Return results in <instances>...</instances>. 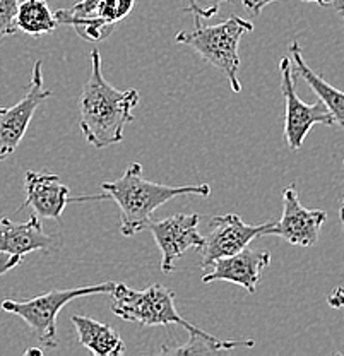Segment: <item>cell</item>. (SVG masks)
<instances>
[{"label": "cell", "instance_id": "6da1fadb", "mask_svg": "<svg viewBox=\"0 0 344 356\" xmlns=\"http://www.w3.org/2000/svg\"><path fill=\"white\" fill-rule=\"evenodd\" d=\"M138 103V89L120 91L105 79L99 51L92 50L90 77L79 96V127L84 139L96 149L122 143L125 125L134 122L132 110Z\"/></svg>", "mask_w": 344, "mask_h": 356}, {"label": "cell", "instance_id": "7a4b0ae2", "mask_svg": "<svg viewBox=\"0 0 344 356\" xmlns=\"http://www.w3.org/2000/svg\"><path fill=\"white\" fill-rule=\"evenodd\" d=\"M101 191L105 199H113L120 209V232L124 236H132L146 229L153 220L154 211L168 200L180 195H211V187L207 184L173 187L146 180L140 163H131L118 180L103 181Z\"/></svg>", "mask_w": 344, "mask_h": 356}, {"label": "cell", "instance_id": "3957f363", "mask_svg": "<svg viewBox=\"0 0 344 356\" xmlns=\"http://www.w3.org/2000/svg\"><path fill=\"white\" fill-rule=\"evenodd\" d=\"M254 29L250 21L240 16H231L229 19L216 26L202 28L199 17H195V28L190 31H180L175 35V42L187 44L197 51L206 62L220 69L227 76L229 86L235 92H242L240 83V40Z\"/></svg>", "mask_w": 344, "mask_h": 356}, {"label": "cell", "instance_id": "277c9868", "mask_svg": "<svg viewBox=\"0 0 344 356\" xmlns=\"http://www.w3.org/2000/svg\"><path fill=\"white\" fill-rule=\"evenodd\" d=\"M112 296V312L124 321L138 322L147 327L177 324L182 325L188 336L206 334V331L185 321L179 314L175 307V293L163 284H153L142 291H138L124 283H115Z\"/></svg>", "mask_w": 344, "mask_h": 356}, {"label": "cell", "instance_id": "5b68a950", "mask_svg": "<svg viewBox=\"0 0 344 356\" xmlns=\"http://www.w3.org/2000/svg\"><path fill=\"white\" fill-rule=\"evenodd\" d=\"M113 288L115 283L108 281V283L91 284V286L54 289L31 300H3L2 310L23 318L43 348H55L58 343L57 317L60 310L72 300L83 298V296L112 295Z\"/></svg>", "mask_w": 344, "mask_h": 356}, {"label": "cell", "instance_id": "8992f818", "mask_svg": "<svg viewBox=\"0 0 344 356\" xmlns=\"http://www.w3.org/2000/svg\"><path fill=\"white\" fill-rule=\"evenodd\" d=\"M279 70L281 92L284 96V139L291 151H298L313 125H334V118L320 99L313 105H306L300 99L297 88H295L293 65H291L290 57L281 58Z\"/></svg>", "mask_w": 344, "mask_h": 356}, {"label": "cell", "instance_id": "52a82bcc", "mask_svg": "<svg viewBox=\"0 0 344 356\" xmlns=\"http://www.w3.org/2000/svg\"><path fill=\"white\" fill-rule=\"evenodd\" d=\"M43 62L36 60L33 67L31 84L21 102L9 108H0V161L16 153L26 136L36 108L51 96L50 89L43 88Z\"/></svg>", "mask_w": 344, "mask_h": 356}, {"label": "cell", "instance_id": "ba28073f", "mask_svg": "<svg viewBox=\"0 0 344 356\" xmlns=\"http://www.w3.org/2000/svg\"><path fill=\"white\" fill-rule=\"evenodd\" d=\"M325 220H327L325 211L306 209L305 206H302L297 187L290 185L283 191L281 220L271 222L265 236H279L295 247H312L319 240Z\"/></svg>", "mask_w": 344, "mask_h": 356}, {"label": "cell", "instance_id": "9c48e42d", "mask_svg": "<svg viewBox=\"0 0 344 356\" xmlns=\"http://www.w3.org/2000/svg\"><path fill=\"white\" fill-rule=\"evenodd\" d=\"M199 214H175L165 220H151L146 229L154 236L161 252V270L172 274L175 262L190 248H201L204 236L199 233Z\"/></svg>", "mask_w": 344, "mask_h": 356}, {"label": "cell", "instance_id": "30bf717a", "mask_svg": "<svg viewBox=\"0 0 344 356\" xmlns=\"http://www.w3.org/2000/svg\"><path fill=\"white\" fill-rule=\"evenodd\" d=\"M271 222L264 225H247L238 214H224V216H214L209 222V233L204 236L201 267L206 269L218 259L228 257L249 247L252 240L259 236H265V232Z\"/></svg>", "mask_w": 344, "mask_h": 356}, {"label": "cell", "instance_id": "8fae6325", "mask_svg": "<svg viewBox=\"0 0 344 356\" xmlns=\"http://www.w3.org/2000/svg\"><path fill=\"white\" fill-rule=\"evenodd\" d=\"M24 191L26 199L23 206L17 207V213L24 207H31L33 214L43 220H58L64 209L70 202H81L84 197H70V188L62 184L60 177L43 172H26L24 173Z\"/></svg>", "mask_w": 344, "mask_h": 356}, {"label": "cell", "instance_id": "7c38bea8", "mask_svg": "<svg viewBox=\"0 0 344 356\" xmlns=\"http://www.w3.org/2000/svg\"><path fill=\"white\" fill-rule=\"evenodd\" d=\"M271 264V254L262 250H252L245 247L236 254L218 259L206 269H202V283L228 281L245 288L249 293L257 291L262 270Z\"/></svg>", "mask_w": 344, "mask_h": 356}, {"label": "cell", "instance_id": "4fadbf2b", "mask_svg": "<svg viewBox=\"0 0 344 356\" xmlns=\"http://www.w3.org/2000/svg\"><path fill=\"white\" fill-rule=\"evenodd\" d=\"M55 236L43 229L42 221L33 214L28 221L14 222L9 218H0V254L24 257L36 250H51Z\"/></svg>", "mask_w": 344, "mask_h": 356}, {"label": "cell", "instance_id": "5bb4252c", "mask_svg": "<svg viewBox=\"0 0 344 356\" xmlns=\"http://www.w3.org/2000/svg\"><path fill=\"white\" fill-rule=\"evenodd\" d=\"M76 327L77 339L84 348L96 356H120L125 353V343L120 334L110 325L101 324L86 315H72L70 317Z\"/></svg>", "mask_w": 344, "mask_h": 356}, {"label": "cell", "instance_id": "9a60e30c", "mask_svg": "<svg viewBox=\"0 0 344 356\" xmlns=\"http://www.w3.org/2000/svg\"><path fill=\"white\" fill-rule=\"evenodd\" d=\"M290 55L295 62V72L297 76L302 77L310 88L316 91V95L319 96V99L325 105V108L329 110V113L334 118V124H338L339 127L344 129V91H339L338 88L331 86L325 79H322L320 76H317L309 64L303 58L302 47L298 42H291L290 44Z\"/></svg>", "mask_w": 344, "mask_h": 356}, {"label": "cell", "instance_id": "2e32d148", "mask_svg": "<svg viewBox=\"0 0 344 356\" xmlns=\"http://www.w3.org/2000/svg\"><path fill=\"white\" fill-rule=\"evenodd\" d=\"M58 22L48 7L47 0H19L16 13V28L26 35L40 36L54 33Z\"/></svg>", "mask_w": 344, "mask_h": 356}, {"label": "cell", "instance_id": "e0dca14e", "mask_svg": "<svg viewBox=\"0 0 344 356\" xmlns=\"http://www.w3.org/2000/svg\"><path fill=\"white\" fill-rule=\"evenodd\" d=\"M136 7V0H99L90 17H98L108 24L117 26ZM86 19V17H84Z\"/></svg>", "mask_w": 344, "mask_h": 356}, {"label": "cell", "instance_id": "ac0fdd59", "mask_svg": "<svg viewBox=\"0 0 344 356\" xmlns=\"http://www.w3.org/2000/svg\"><path fill=\"white\" fill-rule=\"evenodd\" d=\"M99 0H79L77 3H74L69 9H58L57 13H54L55 21L58 24H67L70 26L74 21L84 19V17H90L95 10V7L98 6Z\"/></svg>", "mask_w": 344, "mask_h": 356}, {"label": "cell", "instance_id": "d6986e66", "mask_svg": "<svg viewBox=\"0 0 344 356\" xmlns=\"http://www.w3.org/2000/svg\"><path fill=\"white\" fill-rule=\"evenodd\" d=\"M19 0H0V42L17 33L16 13Z\"/></svg>", "mask_w": 344, "mask_h": 356}, {"label": "cell", "instance_id": "ffe728a7", "mask_svg": "<svg viewBox=\"0 0 344 356\" xmlns=\"http://www.w3.org/2000/svg\"><path fill=\"white\" fill-rule=\"evenodd\" d=\"M231 2V0H188V6L183 10L194 14L199 19H211L221 10L223 3Z\"/></svg>", "mask_w": 344, "mask_h": 356}, {"label": "cell", "instance_id": "44dd1931", "mask_svg": "<svg viewBox=\"0 0 344 356\" xmlns=\"http://www.w3.org/2000/svg\"><path fill=\"white\" fill-rule=\"evenodd\" d=\"M272 2H279V0H242L243 7H245V9H249L250 13H254V14H261L262 9ZM302 2H313V3H319V6H322V7H325V6H329L331 2H334V0H302Z\"/></svg>", "mask_w": 344, "mask_h": 356}, {"label": "cell", "instance_id": "7402d4cb", "mask_svg": "<svg viewBox=\"0 0 344 356\" xmlns=\"http://www.w3.org/2000/svg\"><path fill=\"white\" fill-rule=\"evenodd\" d=\"M23 262V257H17V255H7V254H0V277L3 276L6 273H9L10 269L17 267Z\"/></svg>", "mask_w": 344, "mask_h": 356}, {"label": "cell", "instance_id": "603a6c76", "mask_svg": "<svg viewBox=\"0 0 344 356\" xmlns=\"http://www.w3.org/2000/svg\"><path fill=\"white\" fill-rule=\"evenodd\" d=\"M327 303L332 309H344V289L336 288L334 293L327 296Z\"/></svg>", "mask_w": 344, "mask_h": 356}, {"label": "cell", "instance_id": "cb8c5ba5", "mask_svg": "<svg viewBox=\"0 0 344 356\" xmlns=\"http://www.w3.org/2000/svg\"><path fill=\"white\" fill-rule=\"evenodd\" d=\"M339 220H341V226H343V232H344V199L341 202V207H339Z\"/></svg>", "mask_w": 344, "mask_h": 356}, {"label": "cell", "instance_id": "d4e9b609", "mask_svg": "<svg viewBox=\"0 0 344 356\" xmlns=\"http://www.w3.org/2000/svg\"><path fill=\"white\" fill-rule=\"evenodd\" d=\"M43 351L40 350V348H36V350H26V355H42Z\"/></svg>", "mask_w": 344, "mask_h": 356}, {"label": "cell", "instance_id": "484cf974", "mask_svg": "<svg viewBox=\"0 0 344 356\" xmlns=\"http://www.w3.org/2000/svg\"><path fill=\"white\" fill-rule=\"evenodd\" d=\"M339 13H341L343 17H344V7H339Z\"/></svg>", "mask_w": 344, "mask_h": 356}]
</instances>
